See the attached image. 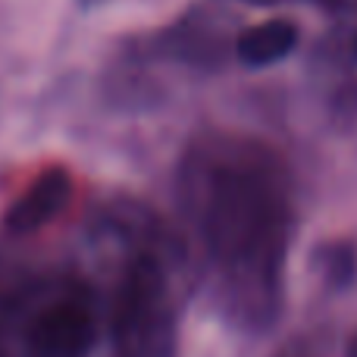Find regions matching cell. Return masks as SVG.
Listing matches in <instances>:
<instances>
[{"instance_id": "cell-12", "label": "cell", "mask_w": 357, "mask_h": 357, "mask_svg": "<svg viewBox=\"0 0 357 357\" xmlns=\"http://www.w3.org/2000/svg\"><path fill=\"white\" fill-rule=\"evenodd\" d=\"M351 54H354V60H357V35H354V41H351Z\"/></svg>"}, {"instance_id": "cell-13", "label": "cell", "mask_w": 357, "mask_h": 357, "mask_svg": "<svg viewBox=\"0 0 357 357\" xmlns=\"http://www.w3.org/2000/svg\"><path fill=\"white\" fill-rule=\"evenodd\" d=\"M320 3H339V0H320Z\"/></svg>"}, {"instance_id": "cell-4", "label": "cell", "mask_w": 357, "mask_h": 357, "mask_svg": "<svg viewBox=\"0 0 357 357\" xmlns=\"http://www.w3.org/2000/svg\"><path fill=\"white\" fill-rule=\"evenodd\" d=\"M129 54L132 60L176 63V66L195 69V73H220L229 54H235V41L229 35L226 19L201 3L191 6L167 29L142 38V44L132 47Z\"/></svg>"}, {"instance_id": "cell-5", "label": "cell", "mask_w": 357, "mask_h": 357, "mask_svg": "<svg viewBox=\"0 0 357 357\" xmlns=\"http://www.w3.org/2000/svg\"><path fill=\"white\" fill-rule=\"evenodd\" d=\"M69 201H73V176H69V169L47 167L13 201V207L6 210L3 226L13 235H31L38 229H44L47 222H54L66 210Z\"/></svg>"}, {"instance_id": "cell-6", "label": "cell", "mask_w": 357, "mask_h": 357, "mask_svg": "<svg viewBox=\"0 0 357 357\" xmlns=\"http://www.w3.org/2000/svg\"><path fill=\"white\" fill-rule=\"evenodd\" d=\"M301 29L291 19H266L235 35V56L248 69H266L295 54Z\"/></svg>"}, {"instance_id": "cell-8", "label": "cell", "mask_w": 357, "mask_h": 357, "mask_svg": "<svg viewBox=\"0 0 357 357\" xmlns=\"http://www.w3.org/2000/svg\"><path fill=\"white\" fill-rule=\"evenodd\" d=\"M329 348H333V335L314 329V333H301L291 342H285L273 357H329Z\"/></svg>"}, {"instance_id": "cell-10", "label": "cell", "mask_w": 357, "mask_h": 357, "mask_svg": "<svg viewBox=\"0 0 357 357\" xmlns=\"http://www.w3.org/2000/svg\"><path fill=\"white\" fill-rule=\"evenodd\" d=\"M345 357H357V333L351 335V342H348V351H345Z\"/></svg>"}, {"instance_id": "cell-1", "label": "cell", "mask_w": 357, "mask_h": 357, "mask_svg": "<svg viewBox=\"0 0 357 357\" xmlns=\"http://www.w3.org/2000/svg\"><path fill=\"white\" fill-rule=\"evenodd\" d=\"M176 195L222 317L248 333L270 329L282 310L295 229L282 157L257 138L207 132L178 160Z\"/></svg>"}, {"instance_id": "cell-7", "label": "cell", "mask_w": 357, "mask_h": 357, "mask_svg": "<svg viewBox=\"0 0 357 357\" xmlns=\"http://www.w3.org/2000/svg\"><path fill=\"white\" fill-rule=\"evenodd\" d=\"M314 270L329 289H348L357 279V248L351 241H326L314 251Z\"/></svg>"}, {"instance_id": "cell-3", "label": "cell", "mask_w": 357, "mask_h": 357, "mask_svg": "<svg viewBox=\"0 0 357 357\" xmlns=\"http://www.w3.org/2000/svg\"><path fill=\"white\" fill-rule=\"evenodd\" d=\"M10 354L91 357L98 345V304L85 282H16L6 314Z\"/></svg>"}, {"instance_id": "cell-9", "label": "cell", "mask_w": 357, "mask_h": 357, "mask_svg": "<svg viewBox=\"0 0 357 357\" xmlns=\"http://www.w3.org/2000/svg\"><path fill=\"white\" fill-rule=\"evenodd\" d=\"M238 3H248V6H282V3H291V0H238Z\"/></svg>"}, {"instance_id": "cell-11", "label": "cell", "mask_w": 357, "mask_h": 357, "mask_svg": "<svg viewBox=\"0 0 357 357\" xmlns=\"http://www.w3.org/2000/svg\"><path fill=\"white\" fill-rule=\"evenodd\" d=\"M79 3L85 6V10H91V6H100V3H104V0H79Z\"/></svg>"}, {"instance_id": "cell-2", "label": "cell", "mask_w": 357, "mask_h": 357, "mask_svg": "<svg viewBox=\"0 0 357 357\" xmlns=\"http://www.w3.org/2000/svg\"><path fill=\"white\" fill-rule=\"evenodd\" d=\"M144 210L110 298V357H176L173 241Z\"/></svg>"}]
</instances>
